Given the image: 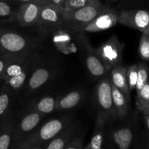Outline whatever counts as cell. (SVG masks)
Segmentation results:
<instances>
[{"label": "cell", "instance_id": "25", "mask_svg": "<svg viewBox=\"0 0 149 149\" xmlns=\"http://www.w3.org/2000/svg\"><path fill=\"white\" fill-rule=\"evenodd\" d=\"M149 80V68L144 63L138 64V80L135 86L136 94H138Z\"/></svg>", "mask_w": 149, "mask_h": 149}, {"label": "cell", "instance_id": "3", "mask_svg": "<svg viewBox=\"0 0 149 149\" xmlns=\"http://www.w3.org/2000/svg\"><path fill=\"white\" fill-rule=\"evenodd\" d=\"M111 9L112 7L108 4L100 3L72 11L63 10L62 13V29H66L77 33L80 29L86 26L97 15Z\"/></svg>", "mask_w": 149, "mask_h": 149}, {"label": "cell", "instance_id": "8", "mask_svg": "<svg viewBox=\"0 0 149 149\" xmlns=\"http://www.w3.org/2000/svg\"><path fill=\"white\" fill-rule=\"evenodd\" d=\"M78 33L79 34V36L78 37L79 45H81L82 49H84V62L89 74L93 78L97 79L106 76V74L109 72V70L96 55L93 49L94 47L90 46V42L87 36L84 35V32H78Z\"/></svg>", "mask_w": 149, "mask_h": 149}, {"label": "cell", "instance_id": "28", "mask_svg": "<svg viewBox=\"0 0 149 149\" xmlns=\"http://www.w3.org/2000/svg\"><path fill=\"white\" fill-rule=\"evenodd\" d=\"M84 135L76 134L74 138L71 140L65 149H82L84 148Z\"/></svg>", "mask_w": 149, "mask_h": 149}, {"label": "cell", "instance_id": "31", "mask_svg": "<svg viewBox=\"0 0 149 149\" xmlns=\"http://www.w3.org/2000/svg\"><path fill=\"white\" fill-rule=\"evenodd\" d=\"M11 1H17L20 4L23 3H33V4H39V5H47V4H50L49 0H11Z\"/></svg>", "mask_w": 149, "mask_h": 149}, {"label": "cell", "instance_id": "19", "mask_svg": "<svg viewBox=\"0 0 149 149\" xmlns=\"http://www.w3.org/2000/svg\"><path fill=\"white\" fill-rule=\"evenodd\" d=\"M84 98V93L81 90H76L67 93L61 98L57 99V111H66L77 107Z\"/></svg>", "mask_w": 149, "mask_h": 149}, {"label": "cell", "instance_id": "23", "mask_svg": "<svg viewBox=\"0 0 149 149\" xmlns=\"http://www.w3.org/2000/svg\"><path fill=\"white\" fill-rule=\"evenodd\" d=\"M12 103V95L10 88L6 84L0 90V119L10 112Z\"/></svg>", "mask_w": 149, "mask_h": 149}, {"label": "cell", "instance_id": "24", "mask_svg": "<svg viewBox=\"0 0 149 149\" xmlns=\"http://www.w3.org/2000/svg\"><path fill=\"white\" fill-rule=\"evenodd\" d=\"M100 0H65L63 10L65 11H72L90 5L100 4Z\"/></svg>", "mask_w": 149, "mask_h": 149}, {"label": "cell", "instance_id": "32", "mask_svg": "<svg viewBox=\"0 0 149 149\" xmlns=\"http://www.w3.org/2000/svg\"><path fill=\"white\" fill-rule=\"evenodd\" d=\"M65 1V0H49L51 4H53V5L57 6V7H61V8H63Z\"/></svg>", "mask_w": 149, "mask_h": 149}, {"label": "cell", "instance_id": "18", "mask_svg": "<svg viewBox=\"0 0 149 149\" xmlns=\"http://www.w3.org/2000/svg\"><path fill=\"white\" fill-rule=\"evenodd\" d=\"M111 93L116 121H122L128 114L130 103H128L123 93L112 84Z\"/></svg>", "mask_w": 149, "mask_h": 149}, {"label": "cell", "instance_id": "11", "mask_svg": "<svg viewBox=\"0 0 149 149\" xmlns=\"http://www.w3.org/2000/svg\"><path fill=\"white\" fill-rule=\"evenodd\" d=\"M134 138L133 130L130 125H119L106 129L105 144L113 148L128 149L130 148Z\"/></svg>", "mask_w": 149, "mask_h": 149}, {"label": "cell", "instance_id": "2", "mask_svg": "<svg viewBox=\"0 0 149 149\" xmlns=\"http://www.w3.org/2000/svg\"><path fill=\"white\" fill-rule=\"evenodd\" d=\"M71 116L55 118L36 128L19 145L17 149H44L47 143L53 139L66 125L73 120Z\"/></svg>", "mask_w": 149, "mask_h": 149}, {"label": "cell", "instance_id": "1", "mask_svg": "<svg viewBox=\"0 0 149 149\" xmlns=\"http://www.w3.org/2000/svg\"><path fill=\"white\" fill-rule=\"evenodd\" d=\"M37 38H33L13 29L0 26V52L10 60L26 58L35 52L39 44Z\"/></svg>", "mask_w": 149, "mask_h": 149}, {"label": "cell", "instance_id": "37", "mask_svg": "<svg viewBox=\"0 0 149 149\" xmlns=\"http://www.w3.org/2000/svg\"><path fill=\"white\" fill-rule=\"evenodd\" d=\"M148 36H149V33H148Z\"/></svg>", "mask_w": 149, "mask_h": 149}, {"label": "cell", "instance_id": "29", "mask_svg": "<svg viewBox=\"0 0 149 149\" xmlns=\"http://www.w3.org/2000/svg\"><path fill=\"white\" fill-rule=\"evenodd\" d=\"M10 1L0 0V17H9L12 15L14 10Z\"/></svg>", "mask_w": 149, "mask_h": 149}, {"label": "cell", "instance_id": "38", "mask_svg": "<svg viewBox=\"0 0 149 149\" xmlns=\"http://www.w3.org/2000/svg\"><path fill=\"white\" fill-rule=\"evenodd\" d=\"M148 148H149V146H148Z\"/></svg>", "mask_w": 149, "mask_h": 149}, {"label": "cell", "instance_id": "26", "mask_svg": "<svg viewBox=\"0 0 149 149\" xmlns=\"http://www.w3.org/2000/svg\"><path fill=\"white\" fill-rule=\"evenodd\" d=\"M127 79L130 91L135 90L138 80V64L131 65L127 68Z\"/></svg>", "mask_w": 149, "mask_h": 149}, {"label": "cell", "instance_id": "7", "mask_svg": "<svg viewBox=\"0 0 149 149\" xmlns=\"http://www.w3.org/2000/svg\"><path fill=\"white\" fill-rule=\"evenodd\" d=\"M43 116L34 111H29L20 120H17L10 148L17 149L22 141L37 127Z\"/></svg>", "mask_w": 149, "mask_h": 149}, {"label": "cell", "instance_id": "12", "mask_svg": "<svg viewBox=\"0 0 149 149\" xmlns=\"http://www.w3.org/2000/svg\"><path fill=\"white\" fill-rule=\"evenodd\" d=\"M53 74L54 68L51 64H36L25 84L26 93L29 94L39 90L50 81Z\"/></svg>", "mask_w": 149, "mask_h": 149}, {"label": "cell", "instance_id": "9", "mask_svg": "<svg viewBox=\"0 0 149 149\" xmlns=\"http://www.w3.org/2000/svg\"><path fill=\"white\" fill-rule=\"evenodd\" d=\"M118 23L149 33V10H125L118 12Z\"/></svg>", "mask_w": 149, "mask_h": 149}, {"label": "cell", "instance_id": "14", "mask_svg": "<svg viewBox=\"0 0 149 149\" xmlns=\"http://www.w3.org/2000/svg\"><path fill=\"white\" fill-rule=\"evenodd\" d=\"M77 124L73 119L53 139L46 144L44 149H65V146L77 134Z\"/></svg>", "mask_w": 149, "mask_h": 149}, {"label": "cell", "instance_id": "5", "mask_svg": "<svg viewBox=\"0 0 149 149\" xmlns=\"http://www.w3.org/2000/svg\"><path fill=\"white\" fill-rule=\"evenodd\" d=\"M124 47L125 45L119 42L116 36L113 35L98 47L93 49L109 71L111 68L122 64Z\"/></svg>", "mask_w": 149, "mask_h": 149}, {"label": "cell", "instance_id": "34", "mask_svg": "<svg viewBox=\"0 0 149 149\" xmlns=\"http://www.w3.org/2000/svg\"><path fill=\"white\" fill-rule=\"evenodd\" d=\"M5 84V81H4V79L0 78V87H1V85H2V84Z\"/></svg>", "mask_w": 149, "mask_h": 149}, {"label": "cell", "instance_id": "15", "mask_svg": "<svg viewBox=\"0 0 149 149\" xmlns=\"http://www.w3.org/2000/svg\"><path fill=\"white\" fill-rule=\"evenodd\" d=\"M107 124L100 113L96 115L95 123L93 136L87 145L84 146V149H101L105 144L106 136Z\"/></svg>", "mask_w": 149, "mask_h": 149}, {"label": "cell", "instance_id": "36", "mask_svg": "<svg viewBox=\"0 0 149 149\" xmlns=\"http://www.w3.org/2000/svg\"><path fill=\"white\" fill-rule=\"evenodd\" d=\"M6 1H11V0H6Z\"/></svg>", "mask_w": 149, "mask_h": 149}, {"label": "cell", "instance_id": "27", "mask_svg": "<svg viewBox=\"0 0 149 149\" xmlns=\"http://www.w3.org/2000/svg\"><path fill=\"white\" fill-rule=\"evenodd\" d=\"M138 52L141 58L144 61H149V36L143 33L140 40Z\"/></svg>", "mask_w": 149, "mask_h": 149}, {"label": "cell", "instance_id": "13", "mask_svg": "<svg viewBox=\"0 0 149 149\" xmlns=\"http://www.w3.org/2000/svg\"><path fill=\"white\" fill-rule=\"evenodd\" d=\"M117 20L118 12L115 11V10L112 8L109 11H106L97 15L92 21L80 29L77 33H95L106 30L113 27L118 23Z\"/></svg>", "mask_w": 149, "mask_h": 149}, {"label": "cell", "instance_id": "35", "mask_svg": "<svg viewBox=\"0 0 149 149\" xmlns=\"http://www.w3.org/2000/svg\"><path fill=\"white\" fill-rule=\"evenodd\" d=\"M108 1H116V0H108Z\"/></svg>", "mask_w": 149, "mask_h": 149}, {"label": "cell", "instance_id": "20", "mask_svg": "<svg viewBox=\"0 0 149 149\" xmlns=\"http://www.w3.org/2000/svg\"><path fill=\"white\" fill-rule=\"evenodd\" d=\"M56 102L57 99L55 97L47 96L31 103L28 110L34 111L45 116L52 113L55 110Z\"/></svg>", "mask_w": 149, "mask_h": 149}, {"label": "cell", "instance_id": "6", "mask_svg": "<svg viewBox=\"0 0 149 149\" xmlns=\"http://www.w3.org/2000/svg\"><path fill=\"white\" fill-rule=\"evenodd\" d=\"M63 10V8L51 4L42 6L39 18L34 26L44 35L55 33L62 29V13Z\"/></svg>", "mask_w": 149, "mask_h": 149}, {"label": "cell", "instance_id": "33", "mask_svg": "<svg viewBox=\"0 0 149 149\" xmlns=\"http://www.w3.org/2000/svg\"><path fill=\"white\" fill-rule=\"evenodd\" d=\"M143 116H144V119H145V122H146V125L147 128H148L149 131V113H148V114L143 115Z\"/></svg>", "mask_w": 149, "mask_h": 149}, {"label": "cell", "instance_id": "30", "mask_svg": "<svg viewBox=\"0 0 149 149\" xmlns=\"http://www.w3.org/2000/svg\"><path fill=\"white\" fill-rule=\"evenodd\" d=\"M10 61L11 60L7 57H4L3 55L0 56V78L2 79V76L4 74V71H5L6 68H7V65Z\"/></svg>", "mask_w": 149, "mask_h": 149}, {"label": "cell", "instance_id": "10", "mask_svg": "<svg viewBox=\"0 0 149 149\" xmlns=\"http://www.w3.org/2000/svg\"><path fill=\"white\" fill-rule=\"evenodd\" d=\"M42 5L33 3L20 4L7 20L20 27L34 26L39 18Z\"/></svg>", "mask_w": 149, "mask_h": 149}, {"label": "cell", "instance_id": "22", "mask_svg": "<svg viewBox=\"0 0 149 149\" xmlns=\"http://www.w3.org/2000/svg\"><path fill=\"white\" fill-rule=\"evenodd\" d=\"M136 107L143 115L149 113V80L136 94Z\"/></svg>", "mask_w": 149, "mask_h": 149}, {"label": "cell", "instance_id": "17", "mask_svg": "<svg viewBox=\"0 0 149 149\" xmlns=\"http://www.w3.org/2000/svg\"><path fill=\"white\" fill-rule=\"evenodd\" d=\"M110 80L111 84L119 89L126 97L130 103V93L127 79V68L122 65L114 67L109 71Z\"/></svg>", "mask_w": 149, "mask_h": 149}, {"label": "cell", "instance_id": "4", "mask_svg": "<svg viewBox=\"0 0 149 149\" xmlns=\"http://www.w3.org/2000/svg\"><path fill=\"white\" fill-rule=\"evenodd\" d=\"M94 98L97 112L103 116L106 124L116 122V117L112 100L111 82L110 78L104 76L99 79L98 82L95 88Z\"/></svg>", "mask_w": 149, "mask_h": 149}, {"label": "cell", "instance_id": "21", "mask_svg": "<svg viewBox=\"0 0 149 149\" xmlns=\"http://www.w3.org/2000/svg\"><path fill=\"white\" fill-rule=\"evenodd\" d=\"M36 64H34V65H32L31 66L28 67L26 70H24L23 72H21L18 75L11 77V78L6 80L5 84L10 87V90H14L15 92L20 90L22 87H23L25 86L26 81L29 79L31 73L32 72L33 68H34Z\"/></svg>", "mask_w": 149, "mask_h": 149}, {"label": "cell", "instance_id": "16", "mask_svg": "<svg viewBox=\"0 0 149 149\" xmlns=\"http://www.w3.org/2000/svg\"><path fill=\"white\" fill-rule=\"evenodd\" d=\"M17 120L11 111L1 118L0 121V149H8L11 147Z\"/></svg>", "mask_w": 149, "mask_h": 149}]
</instances>
